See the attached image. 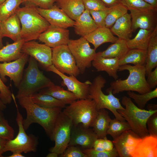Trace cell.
<instances>
[{
	"label": "cell",
	"mask_w": 157,
	"mask_h": 157,
	"mask_svg": "<svg viewBox=\"0 0 157 157\" xmlns=\"http://www.w3.org/2000/svg\"><path fill=\"white\" fill-rule=\"evenodd\" d=\"M53 84L40 70L37 61L30 56L28 67L17 87L18 91L16 98L18 99L24 97L31 96Z\"/></svg>",
	"instance_id": "cell-4"
},
{
	"label": "cell",
	"mask_w": 157,
	"mask_h": 157,
	"mask_svg": "<svg viewBox=\"0 0 157 157\" xmlns=\"http://www.w3.org/2000/svg\"><path fill=\"white\" fill-rule=\"evenodd\" d=\"M13 99L15 103L17 109L16 120L18 127V132L15 138L7 141L3 149V152L17 151L24 153L35 152L37 150L38 144V138L33 135H27L26 133L23 125V116L15 102V98L13 97Z\"/></svg>",
	"instance_id": "cell-8"
},
{
	"label": "cell",
	"mask_w": 157,
	"mask_h": 157,
	"mask_svg": "<svg viewBox=\"0 0 157 157\" xmlns=\"http://www.w3.org/2000/svg\"><path fill=\"white\" fill-rule=\"evenodd\" d=\"M30 97L34 103L44 108H63L66 106V104L64 102L48 94L37 92Z\"/></svg>",
	"instance_id": "cell-34"
},
{
	"label": "cell",
	"mask_w": 157,
	"mask_h": 157,
	"mask_svg": "<svg viewBox=\"0 0 157 157\" xmlns=\"http://www.w3.org/2000/svg\"><path fill=\"white\" fill-rule=\"evenodd\" d=\"M59 156L60 157H87L80 148L74 146H68Z\"/></svg>",
	"instance_id": "cell-46"
},
{
	"label": "cell",
	"mask_w": 157,
	"mask_h": 157,
	"mask_svg": "<svg viewBox=\"0 0 157 157\" xmlns=\"http://www.w3.org/2000/svg\"><path fill=\"white\" fill-rule=\"evenodd\" d=\"M97 138L92 129L85 127L81 124L73 125L68 146H76L81 149L92 148Z\"/></svg>",
	"instance_id": "cell-16"
},
{
	"label": "cell",
	"mask_w": 157,
	"mask_h": 157,
	"mask_svg": "<svg viewBox=\"0 0 157 157\" xmlns=\"http://www.w3.org/2000/svg\"><path fill=\"white\" fill-rule=\"evenodd\" d=\"M128 71L129 76L125 79L121 78L111 82L106 92L112 91L113 94L124 91H135L140 94L149 92L152 90L148 85L145 77V66L126 64L119 66L118 71Z\"/></svg>",
	"instance_id": "cell-2"
},
{
	"label": "cell",
	"mask_w": 157,
	"mask_h": 157,
	"mask_svg": "<svg viewBox=\"0 0 157 157\" xmlns=\"http://www.w3.org/2000/svg\"><path fill=\"white\" fill-rule=\"evenodd\" d=\"M73 125L71 119L61 111L56 119L50 137L55 142L54 146L50 149V152L59 155L64 152L68 146Z\"/></svg>",
	"instance_id": "cell-9"
},
{
	"label": "cell",
	"mask_w": 157,
	"mask_h": 157,
	"mask_svg": "<svg viewBox=\"0 0 157 157\" xmlns=\"http://www.w3.org/2000/svg\"><path fill=\"white\" fill-rule=\"evenodd\" d=\"M56 0H22L24 6H33L42 9H47L51 8L54 5Z\"/></svg>",
	"instance_id": "cell-43"
},
{
	"label": "cell",
	"mask_w": 157,
	"mask_h": 157,
	"mask_svg": "<svg viewBox=\"0 0 157 157\" xmlns=\"http://www.w3.org/2000/svg\"><path fill=\"white\" fill-rule=\"evenodd\" d=\"M2 111L0 110V122L3 118H5Z\"/></svg>",
	"instance_id": "cell-58"
},
{
	"label": "cell",
	"mask_w": 157,
	"mask_h": 157,
	"mask_svg": "<svg viewBox=\"0 0 157 157\" xmlns=\"http://www.w3.org/2000/svg\"><path fill=\"white\" fill-rule=\"evenodd\" d=\"M127 94L129 97L134 100L138 108L143 109L148 101L157 97V88L142 94H137L131 91H128Z\"/></svg>",
	"instance_id": "cell-38"
},
{
	"label": "cell",
	"mask_w": 157,
	"mask_h": 157,
	"mask_svg": "<svg viewBox=\"0 0 157 157\" xmlns=\"http://www.w3.org/2000/svg\"><path fill=\"white\" fill-rule=\"evenodd\" d=\"M110 29L119 39L126 40L130 39L133 32L130 14L127 13L119 18Z\"/></svg>",
	"instance_id": "cell-25"
},
{
	"label": "cell",
	"mask_w": 157,
	"mask_h": 157,
	"mask_svg": "<svg viewBox=\"0 0 157 157\" xmlns=\"http://www.w3.org/2000/svg\"><path fill=\"white\" fill-rule=\"evenodd\" d=\"M112 141L108 140L107 138H97L95 141L93 148L98 151H109L114 147Z\"/></svg>",
	"instance_id": "cell-44"
},
{
	"label": "cell",
	"mask_w": 157,
	"mask_h": 157,
	"mask_svg": "<svg viewBox=\"0 0 157 157\" xmlns=\"http://www.w3.org/2000/svg\"><path fill=\"white\" fill-rule=\"evenodd\" d=\"M22 153L15 151L12 152V154L8 156V157H24V156L23 155Z\"/></svg>",
	"instance_id": "cell-53"
},
{
	"label": "cell",
	"mask_w": 157,
	"mask_h": 157,
	"mask_svg": "<svg viewBox=\"0 0 157 157\" xmlns=\"http://www.w3.org/2000/svg\"><path fill=\"white\" fill-rule=\"evenodd\" d=\"M0 26L3 38H9L14 42L22 39L21 24L16 13L6 20L0 22Z\"/></svg>",
	"instance_id": "cell-22"
},
{
	"label": "cell",
	"mask_w": 157,
	"mask_h": 157,
	"mask_svg": "<svg viewBox=\"0 0 157 157\" xmlns=\"http://www.w3.org/2000/svg\"><path fill=\"white\" fill-rule=\"evenodd\" d=\"M109 11V8L104 10L89 11L98 27H105V20Z\"/></svg>",
	"instance_id": "cell-42"
},
{
	"label": "cell",
	"mask_w": 157,
	"mask_h": 157,
	"mask_svg": "<svg viewBox=\"0 0 157 157\" xmlns=\"http://www.w3.org/2000/svg\"><path fill=\"white\" fill-rule=\"evenodd\" d=\"M120 3L126 6L129 10L130 9L142 10L156 8L143 0H120Z\"/></svg>",
	"instance_id": "cell-40"
},
{
	"label": "cell",
	"mask_w": 157,
	"mask_h": 157,
	"mask_svg": "<svg viewBox=\"0 0 157 157\" xmlns=\"http://www.w3.org/2000/svg\"><path fill=\"white\" fill-rule=\"evenodd\" d=\"M5 0H0V4L4 1Z\"/></svg>",
	"instance_id": "cell-59"
},
{
	"label": "cell",
	"mask_w": 157,
	"mask_h": 157,
	"mask_svg": "<svg viewBox=\"0 0 157 157\" xmlns=\"http://www.w3.org/2000/svg\"><path fill=\"white\" fill-rule=\"evenodd\" d=\"M126 40L119 38L115 43L109 46L107 48L100 54L106 58H117L119 59L123 57L129 50Z\"/></svg>",
	"instance_id": "cell-32"
},
{
	"label": "cell",
	"mask_w": 157,
	"mask_h": 157,
	"mask_svg": "<svg viewBox=\"0 0 157 157\" xmlns=\"http://www.w3.org/2000/svg\"><path fill=\"white\" fill-rule=\"evenodd\" d=\"M64 108L73 125L81 124L87 128L92 127L98 113L95 101L90 98L77 99Z\"/></svg>",
	"instance_id": "cell-7"
},
{
	"label": "cell",
	"mask_w": 157,
	"mask_h": 157,
	"mask_svg": "<svg viewBox=\"0 0 157 157\" xmlns=\"http://www.w3.org/2000/svg\"><path fill=\"white\" fill-rule=\"evenodd\" d=\"M128 10L121 3L109 8L105 20V27L110 29L117 19L128 13Z\"/></svg>",
	"instance_id": "cell-36"
},
{
	"label": "cell",
	"mask_w": 157,
	"mask_h": 157,
	"mask_svg": "<svg viewBox=\"0 0 157 157\" xmlns=\"http://www.w3.org/2000/svg\"><path fill=\"white\" fill-rule=\"evenodd\" d=\"M22 3V0H5L1 4L0 22L6 20L15 13Z\"/></svg>",
	"instance_id": "cell-35"
},
{
	"label": "cell",
	"mask_w": 157,
	"mask_h": 157,
	"mask_svg": "<svg viewBox=\"0 0 157 157\" xmlns=\"http://www.w3.org/2000/svg\"><path fill=\"white\" fill-rule=\"evenodd\" d=\"M141 138L131 130L123 132L112 141L119 157H131V154Z\"/></svg>",
	"instance_id": "cell-18"
},
{
	"label": "cell",
	"mask_w": 157,
	"mask_h": 157,
	"mask_svg": "<svg viewBox=\"0 0 157 157\" xmlns=\"http://www.w3.org/2000/svg\"><path fill=\"white\" fill-rule=\"evenodd\" d=\"M38 40L52 48L67 45L70 40L69 31L67 28L50 25Z\"/></svg>",
	"instance_id": "cell-17"
},
{
	"label": "cell",
	"mask_w": 157,
	"mask_h": 157,
	"mask_svg": "<svg viewBox=\"0 0 157 157\" xmlns=\"http://www.w3.org/2000/svg\"><path fill=\"white\" fill-rule=\"evenodd\" d=\"M119 59L106 58L102 56L100 52L96 53L92 65L98 72L104 71L115 80L118 78L117 72L119 67Z\"/></svg>",
	"instance_id": "cell-21"
},
{
	"label": "cell",
	"mask_w": 157,
	"mask_h": 157,
	"mask_svg": "<svg viewBox=\"0 0 157 157\" xmlns=\"http://www.w3.org/2000/svg\"><path fill=\"white\" fill-rule=\"evenodd\" d=\"M147 108L148 110H157V105L154 104H149L147 105Z\"/></svg>",
	"instance_id": "cell-54"
},
{
	"label": "cell",
	"mask_w": 157,
	"mask_h": 157,
	"mask_svg": "<svg viewBox=\"0 0 157 157\" xmlns=\"http://www.w3.org/2000/svg\"><path fill=\"white\" fill-rule=\"evenodd\" d=\"M21 106L26 112V118L23 120L25 131L33 123L40 125L50 137L56 119L62 108H47L42 107L34 103L30 96L24 97L18 99Z\"/></svg>",
	"instance_id": "cell-1"
},
{
	"label": "cell",
	"mask_w": 157,
	"mask_h": 157,
	"mask_svg": "<svg viewBox=\"0 0 157 157\" xmlns=\"http://www.w3.org/2000/svg\"><path fill=\"white\" fill-rule=\"evenodd\" d=\"M111 119L108 112L105 109H101L98 111L92 126L98 138H107V132Z\"/></svg>",
	"instance_id": "cell-28"
},
{
	"label": "cell",
	"mask_w": 157,
	"mask_h": 157,
	"mask_svg": "<svg viewBox=\"0 0 157 157\" xmlns=\"http://www.w3.org/2000/svg\"><path fill=\"white\" fill-rule=\"evenodd\" d=\"M45 70L58 75L63 80L62 84L67 87L68 90L74 94L78 99L88 98L89 88L91 83L90 81L81 82L73 75L68 76L60 72L53 65L47 68Z\"/></svg>",
	"instance_id": "cell-15"
},
{
	"label": "cell",
	"mask_w": 157,
	"mask_h": 157,
	"mask_svg": "<svg viewBox=\"0 0 157 157\" xmlns=\"http://www.w3.org/2000/svg\"><path fill=\"white\" fill-rule=\"evenodd\" d=\"M147 124L149 134L157 136V112L149 117L147 122Z\"/></svg>",
	"instance_id": "cell-48"
},
{
	"label": "cell",
	"mask_w": 157,
	"mask_h": 157,
	"mask_svg": "<svg viewBox=\"0 0 157 157\" xmlns=\"http://www.w3.org/2000/svg\"><path fill=\"white\" fill-rule=\"evenodd\" d=\"M56 5L75 21L85 10L82 0H56Z\"/></svg>",
	"instance_id": "cell-26"
},
{
	"label": "cell",
	"mask_w": 157,
	"mask_h": 157,
	"mask_svg": "<svg viewBox=\"0 0 157 157\" xmlns=\"http://www.w3.org/2000/svg\"><path fill=\"white\" fill-rule=\"evenodd\" d=\"M146 76V81L150 88L151 90L155 88L157 85V67Z\"/></svg>",
	"instance_id": "cell-49"
},
{
	"label": "cell",
	"mask_w": 157,
	"mask_h": 157,
	"mask_svg": "<svg viewBox=\"0 0 157 157\" xmlns=\"http://www.w3.org/2000/svg\"><path fill=\"white\" fill-rule=\"evenodd\" d=\"M106 8H110L120 3V0H99Z\"/></svg>",
	"instance_id": "cell-50"
},
{
	"label": "cell",
	"mask_w": 157,
	"mask_h": 157,
	"mask_svg": "<svg viewBox=\"0 0 157 157\" xmlns=\"http://www.w3.org/2000/svg\"><path fill=\"white\" fill-rule=\"evenodd\" d=\"M154 7L157 8V0H143Z\"/></svg>",
	"instance_id": "cell-52"
},
{
	"label": "cell",
	"mask_w": 157,
	"mask_h": 157,
	"mask_svg": "<svg viewBox=\"0 0 157 157\" xmlns=\"http://www.w3.org/2000/svg\"><path fill=\"white\" fill-rule=\"evenodd\" d=\"M82 151L86 155L87 157H119L118 152L114 147L109 151H98L93 148L81 149Z\"/></svg>",
	"instance_id": "cell-39"
},
{
	"label": "cell",
	"mask_w": 157,
	"mask_h": 157,
	"mask_svg": "<svg viewBox=\"0 0 157 157\" xmlns=\"http://www.w3.org/2000/svg\"><path fill=\"white\" fill-rule=\"evenodd\" d=\"M24 42L21 39L11 44L7 43L0 49V63L9 62L20 58L23 53L21 49Z\"/></svg>",
	"instance_id": "cell-27"
},
{
	"label": "cell",
	"mask_w": 157,
	"mask_h": 157,
	"mask_svg": "<svg viewBox=\"0 0 157 157\" xmlns=\"http://www.w3.org/2000/svg\"><path fill=\"white\" fill-rule=\"evenodd\" d=\"M6 105L3 103L1 99L0 96V110L3 111L6 108Z\"/></svg>",
	"instance_id": "cell-56"
},
{
	"label": "cell",
	"mask_w": 157,
	"mask_h": 157,
	"mask_svg": "<svg viewBox=\"0 0 157 157\" xmlns=\"http://www.w3.org/2000/svg\"><path fill=\"white\" fill-rule=\"evenodd\" d=\"M21 51L34 58L45 69L52 65V48L45 44L31 40L24 42Z\"/></svg>",
	"instance_id": "cell-13"
},
{
	"label": "cell",
	"mask_w": 157,
	"mask_h": 157,
	"mask_svg": "<svg viewBox=\"0 0 157 157\" xmlns=\"http://www.w3.org/2000/svg\"><path fill=\"white\" fill-rule=\"evenodd\" d=\"M89 43L84 37H81L76 40L70 39L67 44L81 74L91 67L96 53V50L91 48Z\"/></svg>",
	"instance_id": "cell-10"
},
{
	"label": "cell",
	"mask_w": 157,
	"mask_h": 157,
	"mask_svg": "<svg viewBox=\"0 0 157 157\" xmlns=\"http://www.w3.org/2000/svg\"><path fill=\"white\" fill-rule=\"evenodd\" d=\"M147 50L137 49H129L126 54L119 59V66L132 64L135 66H145Z\"/></svg>",
	"instance_id": "cell-30"
},
{
	"label": "cell",
	"mask_w": 157,
	"mask_h": 157,
	"mask_svg": "<svg viewBox=\"0 0 157 157\" xmlns=\"http://www.w3.org/2000/svg\"><path fill=\"white\" fill-rule=\"evenodd\" d=\"M2 38L3 37H2L1 35V27L0 26V49L3 46L2 42Z\"/></svg>",
	"instance_id": "cell-57"
},
{
	"label": "cell",
	"mask_w": 157,
	"mask_h": 157,
	"mask_svg": "<svg viewBox=\"0 0 157 157\" xmlns=\"http://www.w3.org/2000/svg\"><path fill=\"white\" fill-rule=\"evenodd\" d=\"M59 156V155L57 153L53 152H50L47 156V157H57Z\"/></svg>",
	"instance_id": "cell-55"
},
{
	"label": "cell",
	"mask_w": 157,
	"mask_h": 157,
	"mask_svg": "<svg viewBox=\"0 0 157 157\" xmlns=\"http://www.w3.org/2000/svg\"><path fill=\"white\" fill-rule=\"evenodd\" d=\"M14 130L5 118L0 122V138L6 140L14 138Z\"/></svg>",
	"instance_id": "cell-41"
},
{
	"label": "cell",
	"mask_w": 157,
	"mask_h": 157,
	"mask_svg": "<svg viewBox=\"0 0 157 157\" xmlns=\"http://www.w3.org/2000/svg\"><path fill=\"white\" fill-rule=\"evenodd\" d=\"M16 13L21 24V39L25 42L38 40L40 35L50 25L36 7L29 6L19 7Z\"/></svg>",
	"instance_id": "cell-3"
},
{
	"label": "cell",
	"mask_w": 157,
	"mask_h": 157,
	"mask_svg": "<svg viewBox=\"0 0 157 157\" xmlns=\"http://www.w3.org/2000/svg\"><path fill=\"white\" fill-rule=\"evenodd\" d=\"M96 49L101 44L107 42L113 43L119 39L114 36L110 29L106 27H98L85 37Z\"/></svg>",
	"instance_id": "cell-23"
},
{
	"label": "cell",
	"mask_w": 157,
	"mask_h": 157,
	"mask_svg": "<svg viewBox=\"0 0 157 157\" xmlns=\"http://www.w3.org/2000/svg\"><path fill=\"white\" fill-rule=\"evenodd\" d=\"M28 56L23 53L17 59L9 62L0 63V77L4 82L8 77L17 88L22 79L24 66L28 61Z\"/></svg>",
	"instance_id": "cell-12"
},
{
	"label": "cell",
	"mask_w": 157,
	"mask_h": 157,
	"mask_svg": "<svg viewBox=\"0 0 157 157\" xmlns=\"http://www.w3.org/2000/svg\"><path fill=\"white\" fill-rule=\"evenodd\" d=\"M7 140L0 138V157H3L4 153L3 150L5 143Z\"/></svg>",
	"instance_id": "cell-51"
},
{
	"label": "cell",
	"mask_w": 157,
	"mask_h": 157,
	"mask_svg": "<svg viewBox=\"0 0 157 157\" xmlns=\"http://www.w3.org/2000/svg\"><path fill=\"white\" fill-rule=\"evenodd\" d=\"M147 50L146 76L157 67V28L152 33Z\"/></svg>",
	"instance_id": "cell-31"
},
{
	"label": "cell",
	"mask_w": 157,
	"mask_h": 157,
	"mask_svg": "<svg viewBox=\"0 0 157 157\" xmlns=\"http://www.w3.org/2000/svg\"><path fill=\"white\" fill-rule=\"evenodd\" d=\"M125 121H121L116 118L111 119L107 132V135H109L114 139L124 132L131 129L129 124Z\"/></svg>",
	"instance_id": "cell-37"
},
{
	"label": "cell",
	"mask_w": 157,
	"mask_h": 157,
	"mask_svg": "<svg viewBox=\"0 0 157 157\" xmlns=\"http://www.w3.org/2000/svg\"><path fill=\"white\" fill-rule=\"evenodd\" d=\"M37 9L50 25L66 28L74 26L75 21L56 5L49 9L37 7Z\"/></svg>",
	"instance_id": "cell-19"
},
{
	"label": "cell",
	"mask_w": 157,
	"mask_h": 157,
	"mask_svg": "<svg viewBox=\"0 0 157 157\" xmlns=\"http://www.w3.org/2000/svg\"><path fill=\"white\" fill-rule=\"evenodd\" d=\"M106 83V80L101 75L96 76L90 85L88 98L95 101L98 111L102 109H108L112 113L116 119L125 121L124 118L117 111L124 108L121 105L119 99L113 95L112 91L107 92L108 95L105 94L102 91V89Z\"/></svg>",
	"instance_id": "cell-5"
},
{
	"label": "cell",
	"mask_w": 157,
	"mask_h": 157,
	"mask_svg": "<svg viewBox=\"0 0 157 157\" xmlns=\"http://www.w3.org/2000/svg\"><path fill=\"white\" fill-rule=\"evenodd\" d=\"M131 157H157V136L142 138L131 154Z\"/></svg>",
	"instance_id": "cell-20"
},
{
	"label": "cell",
	"mask_w": 157,
	"mask_h": 157,
	"mask_svg": "<svg viewBox=\"0 0 157 157\" xmlns=\"http://www.w3.org/2000/svg\"><path fill=\"white\" fill-rule=\"evenodd\" d=\"M133 32L138 28L154 31L157 28V8L130 9Z\"/></svg>",
	"instance_id": "cell-14"
},
{
	"label": "cell",
	"mask_w": 157,
	"mask_h": 157,
	"mask_svg": "<svg viewBox=\"0 0 157 157\" xmlns=\"http://www.w3.org/2000/svg\"><path fill=\"white\" fill-rule=\"evenodd\" d=\"M153 31L140 29L134 38L126 40L128 48L147 50Z\"/></svg>",
	"instance_id": "cell-33"
},
{
	"label": "cell",
	"mask_w": 157,
	"mask_h": 157,
	"mask_svg": "<svg viewBox=\"0 0 157 157\" xmlns=\"http://www.w3.org/2000/svg\"><path fill=\"white\" fill-rule=\"evenodd\" d=\"M52 63L60 72L78 76L80 73L67 45L52 48Z\"/></svg>",
	"instance_id": "cell-11"
},
{
	"label": "cell",
	"mask_w": 157,
	"mask_h": 157,
	"mask_svg": "<svg viewBox=\"0 0 157 157\" xmlns=\"http://www.w3.org/2000/svg\"><path fill=\"white\" fill-rule=\"evenodd\" d=\"M39 92L51 95L62 101L66 104H69L78 99L76 96L73 93L65 90L61 86L54 84L40 90Z\"/></svg>",
	"instance_id": "cell-29"
},
{
	"label": "cell",
	"mask_w": 157,
	"mask_h": 157,
	"mask_svg": "<svg viewBox=\"0 0 157 157\" xmlns=\"http://www.w3.org/2000/svg\"><path fill=\"white\" fill-rule=\"evenodd\" d=\"M74 21L75 32L81 37H85L98 28L89 11L86 9Z\"/></svg>",
	"instance_id": "cell-24"
},
{
	"label": "cell",
	"mask_w": 157,
	"mask_h": 157,
	"mask_svg": "<svg viewBox=\"0 0 157 157\" xmlns=\"http://www.w3.org/2000/svg\"><path fill=\"white\" fill-rule=\"evenodd\" d=\"M85 9L90 11L104 10L108 8L99 0H82Z\"/></svg>",
	"instance_id": "cell-47"
},
{
	"label": "cell",
	"mask_w": 157,
	"mask_h": 157,
	"mask_svg": "<svg viewBox=\"0 0 157 157\" xmlns=\"http://www.w3.org/2000/svg\"><path fill=\"white\" fill-rule=\"evenodd\" d=\"M12 94L9 87L4 84L0 77V96L4 104L6 105L11 103L13 99Z\"/></svg>",
	"instance_id": "cell-45"
},
{
	"label": "cell",
	"mask_w": 157,
	"mask_h": 157,
	"mask_svg": "<svg viewBox=\"0 0 157 157\" xmlns=\"http://www.w3.org/2000/svg\"><path fill=\"white\" fill-rule=\"evenodd\" d=\"M121 103L125 106L118 112L129 124L131 130L142 138L149 134L147 122L149 117L157 110H146L139 108L133 102L131 98L126 96L122 97Z\"/></svg>",
	"instance_id": "cell-6"
}]
</instances>
